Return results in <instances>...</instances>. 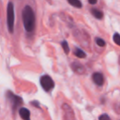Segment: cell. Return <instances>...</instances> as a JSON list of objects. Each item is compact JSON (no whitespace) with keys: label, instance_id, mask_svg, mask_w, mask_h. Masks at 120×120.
<instances>
[{"label":"cell","instance_id":"cell-13","mask_svg":"<svg viewBox=\"0 0 120 120\" xmlns=\"http://www.w3.org/2000/svg\"><path fill=\"white\" fill-rule=\"evenodd\" d=\"M99 119H100V120H109L110 118H109V116L108 114H106V113H104V114L100 115V116L99 117Z\"/></svg>","mask_w":120,"mask_h":120},{"label":"cell","instance_id":"cell-2","mask_svg":"<svg viewBox=\"0 0 120 120\" xmlns=\"http://www.w3.org/2000/svg\"><path fill=\"white\" fill-rule=\"evenodd\" d=\"M14 20H15L14 5L12 2H9L7 8V23L8 30L11 34H12L14 31Z\"/></svg>","mask_w":120,"mask_h":120},{"label":"cell","instance_id":"cell-5","mask_svg":"<svg viewBox=\"0 0 120 120\" xmlns=\"http://www.w3.org/2000/svg\"><path fill=\"white\" fill-rule=\"evenodd\" d=\"M92 79H93V82L96 84L97 86H103L104 82H105V79H104V76L100 72H95V73L92 75Z\"/></svg>","mask_w":120,"mask_h":120},{"label":"cell","instance_id":"cell-14","mask_svg":"<svg viewBox=\"0 0 120 120\" xmlns=\"http://www.w3.org/2000/svg\"><path fill=\"white\" fill-rule=\"evenodd\" d=\"M88 2H89V4H95L97 3V0H88Z\"/></svg>","mask_w":120,"mask_h":120},{"label":"cell","instance_id":"cell-11","mask_svg":"<svg viewBox=\"0 0 120 120\" xmlns=\"http://www.w3.org/2000/svg\"><path fill=\"white\" fill-rule=\"evenodd\" d=\"M113 42H114L116 45H118V46H120V35L119 34L115 33L114 35H113Z\"/></svg>","mask_w":120,"mask_h":120},{"label":"cell","instance_id":"cell-12","mask_svg":"<svg viewBox=\"0 0 120 120\" xmlns=\"http://www.w3.org/2000/svg\"><path fill=\"white\" fill-rule=\"evenodd\" d=\"M95 42H96L97 45L100 47H105V45H106V44H105V41L101 38H96L95 39Z\"/></svg>","mask_w":120,"mask_h":120},{"label":"cell","instance_id":"cell-7","mask_svg":"<svg viewBox=\"0 0 120 120\" xmlns=\"http://www.w3.org/2000/svg\"><path fill=\"white\" fill-rule=\"evenodd\" d=\"M90 12H91L92 15H93L95 18H97V19H102L103 18L104 14L101 11L98 10V9H96V8H92Z\"/></svg>","mask_w":120,"mask_h":120},{"label":"cell","instance_id":"cell-9","mask_svg":"<svg viewBox=\"0 0 120 120\" xmlns=\"http://www.w3.org/2000/svg\"><path fill=\"white\" fill-rule=\"evenodd\" d=\"M75 55L77 57V58H86V53L83 51L82 49H79V48H77L76 49V50H75Z\"/></svg>","mask_w":120,"mask_h":120},{"label":"cell","instance_id":"cell-10","mask_svg":"<svg viewBox=\"0 0 120 120\" xmlns=\"http://www.w3.org/2000/svg\"><path fill=\"white\" fill-rule=\"evenodd\" d=\"M62 47L63 49H64V51L65 52V53H69V46H68V42L66 41V40H64V41L62 42Z\"/></svg>","mask_w":120,"mask_h":120},{"label":"cell","instance_id":"cell-3","mask_svg":"<svg viewBox=\"0 0 120 120\" xmlns=\"http://www.w3.org/2000/svg\"><path fill=\"white\" fill-rule=\"evenodd\" d=\"M40 85H41L42 88L45 90V91H50L51 90H53L54 87V82L53 81V79L48 75H44L40 77Z\"/></svg>","mask_w":120,"mask_h":120},{"label":"cell","instance_id":"cell-4","mask_svg":"<svg viewBox=\"0 0 120 120\" xmlns=\"http://www.w3.org/2000/svg\"><path fill=\"white\" fill-rule=\"evenodd\" d=\"M8 98L10 100L11 104H12V109H13L14 110H15L19 105H21L22 104V99L21 98L20 96L15 95V94L11 91L8 92Z\"/></svg>","mask_w":120,"mask_h":120},{"label":"cell","instance_id":"cell-8","mask_svg":"<svg viewBox=\"0 0 120 120\" xmlns=\"http://www.w3.org/2000/svg\"><path fill=\"white\" fill-rule=\"evenodd\" d=\"M68 2L70 5L77 8H81L82 7V4L80 0H68Z\"/></svg>","mask_w":120,"mask_h":120},{"label":"cell","instance_id":"cell-15","mask_svg":"<svg viewBox=\"0 0 120 120\" xmlns=\"http://www.w3.org/2000/svg\"><path fill=\"white\" fill-rule=\"evenodd\" d=\"M32 105H35V106H36L37 107V108H39V104L38 103H37V102H32Z\"/></svg>","mask_w":120,"mask_h":120},{"label":"cell","instance_id":"cell-1","mask_svg":"<svg viewBox=\"0 0 120 120\" xmlns=\"http://www.w3.org/2000/svg\"><path fill=\"white\" fill-rule=\"evenodd\" d=\"M22 20L24 28L27 32H31L35 29V16L33 9L29 5H26L22 11Z\"/></svg>","mask_w":120,"mask_h":120},{"label":"cell","instance_id":"cell-6","mask_svg":"<svg viewBox=\"0 0 120 120\" xmlns=\"http://www.w3.org/2000/svg\"><path fill=\"white\" fill-rule=\"evenodd\" d=\"M19 114H20L21 118L22 119L25 120H29L30 118V113L29 111V109L26 108H21L19 109Z\"/></svg>","mask_w":120,"mask_h":120}]
</instances>
